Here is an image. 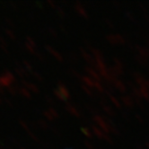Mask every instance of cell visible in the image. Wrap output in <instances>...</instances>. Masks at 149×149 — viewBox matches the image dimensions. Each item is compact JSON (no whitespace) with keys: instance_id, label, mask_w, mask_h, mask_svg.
<instances>
[{"instance_id":"cell-16","label":"cell","mask_w":149,"mask_h":149,"mask_svg":"<svg viewBox=\"0 0 149 149\" xmlns=\"http://www.w3.org/2000/svg\"><path fill=\"white\" fill-rule=\"evenodd\" d=\"M3 74H4V76L5 77H6L10 81H11V83L13 84V83H15V76H14V74L11 73V72H10L9 70H7V69H6L5 71H4V73H3Z\"/></svg>"},{"instance_id":"cell-7","label":"cell","mask_w":149,"mask_h":149,"mask_svg":"<svg viewBox=\"0 0 149 149\" xmlns=\"http://www.w3.org/2000/svg\"><path fill=\"white\" fill-rule=\"evenodd\" d=\"M83 83H84L86 86H87L89 88H94L95 86V81L92 78V77H83L82 79Z\"/></svg>"},{"instance_id":"cell-54","label":"cell","mask_w":149,"mask_h":149,"mask_svg":"<svg viewBox=\"0 0 149 149\" xmlns=\"http://www.w3.org/2000/svg\"><path fill=\"white\" fill-rule=\"evenodd\" d=\"M52 130L54 131V132H55V133H56L57 135H58V136L60 135V132H59V131L58 130V129H56V127H52Z\"/></svg>"},{"instance_id":"cell-39","label":"cell","mask_w":149,"mask_h":149,"mask_svg":"<svg viewBox=\"0 0 149 149\" xmlns=\"http://www.w3.org/2000/svg\"><path fill=\"white\" fill-rule=\"evenodd\" d=\"M28 135L33 138V139L34 140V141H36V142H39V138H38V136L33 133V132H31V131H29L28 132Z\"/></svg>"},{"instance_id":"cell-37","label":"cell","mask_w":149,"mask_h":149,"mask_svg":"<svg viewBox=\"0 0 149 149\" xmlns=\"http://www.w3.org/2000/svg\"><path fill=\"white\" fill-rule=\"evenodd\" d=\"M6 20V23L10 26V27H11V28H15V23L13 22V21L11 20V19H9V18H6L5 19Z\"/></svg>"},{"instance_id":"cell-2","label":"cell","mask_w":149,"mask_h":149,"mask_svg":"<svg viewBox=\"0 0 149 149\" xmlns=\"http://www.w3.org/2000/svg\"><path fill=\"white\" fill-rule=\"evenodd\" d=\"M21 82H22V84H24V87L27 88L31 92H33L34 93H40V90H39V88H38V86H36V84L29 83V82H27L24 79H22V80H21Z\"/></svg>"},{"instance_id":"cell-14","label":"cell","mask_w":149,"mask_h":149,"mask_svg":"<svg viewBox=\"0 0 149 149\" xmlns=\"http://www.w3.org/2000/svg\"><path fill=\"white\" fill-rule=\"evenodd\" d=\"M92 129H93V133L95 134V136H98L99 138H102V137H103V136H104L105 133H104L101 129H99L98 127H96V126H93V127H92Z\"/></svg>"},{"instance_id":"cell-21","label":"cell","mask_w":149,"mask_h":149,"mask_svg":"<svg viewBox=\"0 0 149 149\" xmlns=\"http://www.w3.org/2000/svg\"><path fill=\"white\" fill-rule=\"evenodd\" d=\"M53 93H54V94L56 95V97L58 98V99H59L60 101H63V102H65V101H67V99L63 96V94L58 90V89H56V90H54L53 91Z\"/></svg>"},{"instance_id":"cell-15","label":"cell","mask_w":149,"mask_h":149,"mask_svg":"<svg viewBox=\"0 0 149 149\" xmlns=\"http://www.w3.org/2000/svg\"><path fill=\"white\" fill-rule=\"evenodd\" d=\"M139 91L141 93V96L149 101V89L144 86V87H139Z\"/></svg>"},{"instance_id":"cell-55","label":"cell","mask_w":149,"mask_h":149,"mask_svg":"<svg viewBox=\"0 0 149 149\" xmlns=\"http://www.w3.org/2000/svg\"><path fill=\"white\" fill-rule=\"evenodd\" d=\"M106 22H107V24H108L109 25H111V28H113V27H114L113 24L111 23V21H109L108 19H106Z\"/></svg>"},{"instance_id":"cell-40","label":"cell","mask_w":149,"mask_h":149,"mask_svg":"<svg viewBox=\"0 0 149 149\" xmlns=\"http://www.w3.org/2000/svg\"><path fill=\"white\" fill-rule=\"evenodd\" d=\"M45 100H46V101H47V102H48V103H49V104H53V105L56 104V103H55V102H54V100H53L50 96H49V95H46V96H45Z\"/></svg>"},{"instance_id":"cell-61","label":"cell","mask_w":149,"mask_h":149,"mask_svg":"<svg viewBox=\"0 0 149 149\" xmlns=\"http://www.w3.org/2000/svg\"><path fill=\"white\" fill-rule=\"evenodd\" d=\"M146 146H147V147L149 148V142H147V143H146Z\"/></svg>"},{"instance_id":"cell-53","label":"cell","mask_w":149,"mask_h":149,"mask_svg":"<svg viewBox=\"0 0 149 149\" xmlns=\"http://www.w3.org/2000/svg\"><path fill=\"white\" fill-rule=\"evenodd\" d=\"M136 118L140 121V123H144V120H142V118H141V117H140L139 115H138V114H136Z\"/></svg>"},{"instance_id":"cell-25","label":"cell","mask_w":149,"mask_h":149,"mask_svg":"<svg viewBox=\"0 0 149 149\" xmlns=\"http://www.w3.org/2000/svg\"><path fill=\"white\" fill-rule=\"evenodd\" d=\"M81 131H82L84 135H86L87 137H89V138H91V137L93 136V134L91 133L90 130L87 129V127H82V129H81Z\"/></svg>"},{"instance_id":"cell-28","label":"cell","mask_w":149,"mask_h":149,"mask_svg":"<svg viewBox=\"0 0 149 149\" xmlns=\"http://www.w3.org/2000/svg\"><path fill=\"white\" fill-rule=\"evenodd\" d=\"M26 42H28V43L31 45V46H33V48H37V44H36V42L31 38V36H27L26 37Z\"/></svg>"},{"instance_id":"cell-11","label":"cell","mask_w":149,"mask_h":149,"mask_svg":"<svg viewBox=\"0 0 149 149\" xmlns=\"http://www.w3.org/2000/svg\"><path fill=\"white\" fill-rule=\"evenodd\" d=\"M0 84H1L4 87H6V88L9 87L10 86H12L11 81H10L6 77H5L4 74H2V76H0Z\"/></svg>"},{"instance_id":"cell-38","label":"cell","mask_w":149,"mask_h":149,"mask_svg":"<svg viewBox=\"0 0 149 149\" xmlns=\"http://www.w3.org/2000/svg\"><path fill=\"white\" fill-rule=\"evenodd\" d=\"M116 37H117V40H118V41H119V43H120V44H125L126 40H125V39H124L121 35L117 34Z\"/></svg>"},{"instance_id":"cell-33","label":"cell","mask_w":149,"mask_h":149,"mask_svg":"<svg viewBox=\"0 0 149 149\" xmlns=\"http://www.w3.org/2000/svg\"><path fill=\"white\" fill-rule=\"evenodd\" d=\"M114 63H115V68H120V69H122L123 68V64L118 58H114Z\"/></svg>"},{"instance_id":"cell-17","label":"cell","mask_w":149,"mask_h":149,"mask_svg":"<svg viewBox=\"0 0 149 149\" xmlns=\"http://www.w3.org/2000/svg\"><path fill=\"white\" fill-rule=\"evenodd\" d=\"M106 39H107V40L110 42L111 44H118L119 43V41L118 40H117V37L116 35H107L106 36Z\"/></svg>"},{"instance_id":"cell-34","label":"cell","mask_w":149,"mask_h":149,"mask_svg":"<svg viewBox=\"0 0 149 149\" xmlns=\"http://www.w3.org/2000/svg\"><path fill=\"white\" fill-rule=\"evenodd\" d=\"M110 98H111V102L115 104V106L116 107H118V108H120L121 106H120V102L117 100L114 96H112V95H110Z\"/></svg>"},{"instance_id":"cell-12","label":"cell","mask_w":149,"mask_h":149,"mask_svg":"<svg viewBox=\"0 0 149 149\" xmlns=\"http://www.w3.org/2000/svg\"><path fill=\"white\" fill-rule=\"evenodd\" d=\"M18 93H20L21 95H23L24 97H25L27 99H30L31 97V92L27 88H25V87H20L19 91H18Z\"/></svg>"},{"instance_id":"cell-29","label":"cell","mask_w":149,"mask_h":149,"mask_svg":"<svg viewBox=\"0 0 149 149\" xmlns=\"http://www.w3.org/2000/svg\"><path fill=\"white\" fill-rule=\"evenodd\" d=\"M136 59L137 60V62L138 63H140L141 65H146V58H143L142 56H136Z\"/></svg>"},{"instance_id":"cell-31","label":"cell","mask_w":149,"mask_h":149,"mask_svg":"<svg viewBox=\"0 0 149 149\" xmlns=\"http://www.w3.org/2000/svg\"><path fill=\"white\" fill-rule=\"evenodd\" d=\"M48 111H49V113H50V114L53 116V118H54V119H58V117H59V115H58V111H57L55 109H53V108H49Z\"/></svg>"},{"instance_id":"cell-63","label":"cell","mask_w":149,"mask_h":149,"mask_svg":"<svg viewBox=\"0 0 149 149\" xmlns=\"http://www.w3.org/2000/svg\"><path fill=\"white\" fill-rule=\"evenodd\" d=\"M0 149H1V148H0Z\"/></svg>"},{"instance_id":"cell-42","label":"cell","mask_w":149,"mask_h":149,"mask_svg":"<svg viewBox=\"0 0 149 149\" xmlns=\"http://www.w3.org/2000/svg\"><path fill=\"white\" fill-rule=\"evenodd\" d=\"M69 72H71V74H73V76H74V77H76L78 78V79H82V77H83L80 76V74H79L76 70H69Z\"/></svg>"},{"instance_id":"cell-43","label":"cell","mask_w":149,"mask_h":149,"mask_svg":"<svg viewBox=\"0 0 149 149\" xmlns=\"http://www.w3.org/2000/svg\"><path fill=\"white\" fill-rule=\"evenodd\" d=\"M86 107H87V109L93 113V114H94V116L95 115H97L96 113H97V111H96V110H94L93 109V106H90V105H86Z\"/></svg>"},{"instance_id":"cell-20","label":"cell","mask_w":149,"mask_h":149,"mask_svg":"<svg viewBox=\"0 0 149 149\" xmlns=\"http://www.w3.org/2000/svg\"><path fill=\"white\" fill-rule=\"evenodd\" d=\"M38 123H39V126L41 127L42 130H47L49 129V124H48L45 120H39Z\"/></svg>"},{"instance_id":"cell-52","label":"cell","mask_w":149,"mask_h":149,"mask_svg":"<svg viewBox=\"0 0 149 149\" xmlns=\"http://www.w3.org/2000/svg\"><path fill=\"white\" fill-rule=\"evenodd\" d=\"M60 28H61V31H63V33H65V34H68V31H66V28L65 27H64L62 24H60Z\"/></svg>"},{"instance_id":"cell-35","label":"cell","mask_w":149,"mask_h":149,"mask_svg":"<svg viewBox=\"0 0 149 149\" xmlns=\"http://www.w3.org/2000/svg\"><path fill=\"white\" fill-rule=\"evenodd\" d=\"M33 77H34L37 80H39V81H40V82L43 81V77H42V76H41V74H40L39 72L33 71Z\"/></svg>"},{"instance_id":"cell-56","label":"cell","mask_w":149,"mask_h":149,"mask_svg":"<svg viewBox=\"0 0 149 149\" xmlns=\"http://www.w3.org/2000/svg\"><path fill=\"white\" fill-rule=\"evenodd\" d=\"M10 5H11V6H13V8H15V9L17 8V4L15 3V2H10Z\"/></svg>"},{"instance_id":"cell-10","label":"cell","mask_w":149,"mask_h":149,"mask_svg":"<svg viewBox=\"0 0 149 149\" xmlns=\"http://www.w3.org/2000/svg\"><path fill=\"white\" fill-rule=\"evenodd\" d=\"M113 86H114L117 89H118L120 93H125V92H126V87H125V86H124V84H123L120 80H119V79H117V80L114 82Z\"/></svg>"},{"instance_id":"cell-46","label":"cell","mask_w":149,"mask_h":149,"mask_svg":"<svg viewBox=\"0 0 149 149\" xmlns=\"http://www.w3.org/2000/svg\"><path fill=\"white\" fill-rule=\"evenodd\" d=\"M5 102H6V103L7 104V105H9L10 106V107H11V108H13L14 107V104L12 103V102H11V100H9L8 98H5V100H4Z\"/></svg>"},{"instance_id":"cell-51","label":"cell","mask_w":149,"mask_h":149,"mask_svg":"<svg viewBox=\"0 0 149 149\" xmlns=\"http://www.w3.org/2000/svg\"><path fill=\"white\" fill-rule=\"evenodd\" d=\"M0 94L5 95V90H4V86L0 84Z\"/></svg>"},{"instance_id":"cell-58","label":"cell","mask_w":149,"mask_h":149,"mask_svg":"<svg viewBox=\"0 0 149 149\" xmlns=\"http://www.w3.org/2000/svg\"><path fill=\"white\" fill-rule=\"evenodd\" d=\"M137 149H143V148H142L140 146H137Z\"/></svg>"},{"instance_id":"cell-44","label":"cell","mask_w":149,"mask_h":149,"mask_svg":"<svg viewBox=\"0 0 149 149\" xmlns=\"http://www.w3.org/2000/svg\"><path fill=\"white\" fill-rule=\"evenodd\" d=\"M15 73H16V74H18V76H19L21 78H22V79H24V74L22 73V71H21L20 69H18L17 68H15Z\"/></svg>"},{"instance_id":"cell-5","label":"cell","mask_w":149,"mask_h":149,"mask_svg":"<svg viewBox=\"0 0 149 149\" xmlns=\"http://www.w3.org/2000/svg\"><path fill=\"white\" fill-rule=\"evenodd\" d=\"M58 90L63 94V96L65 97L67 100L69 98V92H68V90L67 89V87L65 86V84H62L61 82H58Z\"/></svg>"},{"instance_id":"cell-4","label":"cell","mask_w":149,"mask_h":149,"mask_svg":"<svg viewBox=\"0 0 149 149\" xmlns=\"http://www.w3.org/2000/svg\"><path fill=\"white\" fill-rule=\"evenodd\" d=\"M121 101L123 104L127 108H132L134 105V100L132 99L131 95H125V96H121Z\"/></svg>"},{"instance_id":"cell-27","label":"cell","mask_w":149,"mask_h":149,"mask_svg":"<svg viewBox=\"0 0 149 149\" xmlns=\"http://www.w3.org/2000/svg\"><path fill=\"white\" fill-rule=\"evenodd\" d=\"M25 47H26V49H28V51L29 52H31V54H36V50H35V48H33V46H31L29 43H28V42H26L25 41Z\"/></svg>"},{"instance_id":"cell-23","label":"cell","mask_w":149,"mask_h":149,"mask_svg":"<svg viewBox=\"0 0 149 149\" xmlns=\"http://www.w3.org/2000/svg\"><path fill=\"white\" fill-rule=\"evenodd\" d=\"M23 64H24V67L25 68V69H26L28 72H31V73L33 72V67H31V64H30L27 60H24V61H23Z\"/></svg>"},{"instance_id":"cell-48","label":"cell","mask_w":149,"mask_h":149,"mask_svg":"<svg viewBox=\"0 0 149 149\" xmlns=\"http://www.w3.org/2000/svg\"><path fill=\"white\" fill-rule=\"evenodd\" d=\"M47 3H48L51 7H53V8H56V7H57V6H56V4H55V2H54V1H51V0H48Z\"/></svg>"},{"instance_id":"cell-50","label":"cell","mask_w":149,"mask_h":149,"mask_svg":"<svg viewBox=\"0 0 149 149\" xmlns=\"http://www.w3.org/2000/svg\"><path fill=\"white\" fill-rule=\"evenodd\" d=\"M84 144H86V147H87L88 149H94L93 146L91 145V143H89L88 141H86V142H84Z\"/></svg>"},{"instance_id":"cell-62","label":"cell","mask_w":149,"mask_h":149,"mask_svg":"<svg viewBox=\"0 0 149 149\" xmlns=\"http://www.w3.org/2000/svg\"><path fill=\"white\" fill-rule=\"evenodd\" d=\"M68 149H70V148H68Z\"/></svg>"},{"instance_id":"cell-30","label":"cell","mask_w":149,"mask_h":149,"mask_svg":"<svg viewBox=\"0 0 149 149\" xmlns=\"http://www.w3.org/2000/svg\"><path fill=\"white\" fill-rule=\"evenodd\" d=\"M81 86H82L83 90H84V92H86V93L89 95V96H93V93H92V91L90 90V88H89L87 86H86V84H83Z\"/></svg>"},{"instance_id":"cell-36","label":"cell","mask_w":149,"mask_h":149,"mask_svg":"<svg viewBox=\"0 0 149 149\" xmlns=\"http://www.w3.org/2000/svg\"><path fill=\"white\" fill-rule=\"evenodd\" d=\"M57 12H58V15L61 18H65L66 17V14H65V12L63 11V9L61 7H57Z\"/></svg>"},{"instance_id":"cell-32","label":"cell","mask_w":149,"mask_h":149,"mask_svg":"<svg viewBox=\"0 0 149 149\" xmlns=\"http://www.w3.org/2000/svg\"><path fill=\"white\" fill-rule=\"evenodd\" d=\"M43 115L45 116V118H46L48 120H49V121H53V120H54V118H53V116L49 113V111H43Z\"/></svg>"},{"instance_id":"cell-6","label":"cell","mask_w":149,"mask_h":149,"mask_svg":"<svg viewBox=\"0 0 149 149\" xmlns=\"http://www.w3.org/2000/svg\"><path fill=\"white\" fill-rule=\"evenodd\" d=\"M45 49H46V50H47L48 52L50 53L51 55L54 56L58 61H63V57L61 56L60 53H58L57 50H55L52 47H50V46H49V45H46V46H45Z\"/></svg>"},{"instance_id":"cell-41","label":"cell","mask_w":149,"mask_h":149,"mask_svg":"<svg viewBox=\"0 0 149 149\" xmlns=\"http://www.w3.org/2000/svg\"><path fill=\"white\" fill-rule=\"evenodd\" d=\"M48 31H49V33L53 36V37H55V38H57L58 37V33H57V31L53 29V28H49L48 29Z\"/></svg>"},{"instance_id":"cell-8","label":"cell","mask_w":149,"mask_h":149,"mask_svg":"<svg viewBox=\"0 0 149 149\" xmlns=\"http://www.w3.org/2000/svg\"><path fill=\"white\" fill-rule=\"evenodd\" d=\"M74 8H76L77 12L80 15L84 16V18H88V15H87L86 11L84 9V7L81 6V4H80V3L77 2V4H76V6H74Z\"/></svg>"},{"instance_id":"cell-47","label":"cell","mask_w":149,"mask_h":149,"mask_svg":"<svg viewBox=\"0 0 149 149\" xmlns=\"http://www.w3.org/2000/svg\"><path fill=\"white\" fill-rule=\"evenodd\" d=\"M0 45H5V46H7V43H6V40L3 38V36L0 35Z\"/></svg>"},{"instance_id":"cell-3","label":"cell","mask_w":149,"mask_h":149,"mask_svg":"<svg viewBox=\"0 0 149 149\" xmlns=\"http://www.w3.org/2000/svg\"><path fill=\"white\" fill-rule=\"evenodd\" d=\"M84 70H86V72H87L90 76L92 77V78L95 81V82H99V83H101L102 82V77L99 76V74L95 71L93 68H84Z\"/></svg>"},{"instance_id":"cell-60","label":"cell","mask_w":149,"mask_h":149,"mask_svg":"<svg viewBox=\"0 0 149 149\" xmlns=\"http://www.w3.org/2000/svg\"><path fill=\"white\" fill-rule=\"evenodd\" d=\"M20 149H26V148H25V147H23V146H21Z\"/></svg>"},{"instance_id":"cell-59","label":"cell","mask_w":149,"mask_h":149,"mask_svg":"<svg viewBox=\"0 0 149 149\" xmlns=\"http://www.w3.org/2000/svg\"><path fill=\"white\" fill-rule=\"evenodd\" d=\"M1 103H2V98L0 97V104H1Z\"/></svg>"},{"instance_id":"cell-22","label":"cell","mask_w":149,"mask_h":149,"mask_svg":"<svg viewBox=\"0 0 149 149\" xmlns=\"http://www.w3.org/2000/svg\"><path fill=\"white\" fill-rule=\"evenodd\" d=\"M94 88L96 89L100 93H102L105 92V89L103 88V86H102L101 83H99V82H95V86H94Z\"/></svg>"},{"instance_id":"cell-13","label":"cell","mask_w":149,"mask_h":149,"mask_svg":"<svg viewBox=\"0 0 149 149\" xmlns=\"http://www.w3.org/2000/svg\"><path fill=\"white\" fill-rule=\"evenodd\" d=\"M66 110L72 115H74L76 117H80V113L77 111V109L72 106L71 104H67L66 105Z\"/></svg>"},{"instance_id":"cell-57","label":"cell","mask_w":149,"mask_h":149,"mask_svg":"<svg viewBox=\"0 0 149 149\" xmlns=\"http://www.w3.org/2000/svg\"><path fill=\"white\" fill-rule=\"evenodd\" d=\"M12 141H13V142H15V144H17V145H18V141H17V140H15V138H12Z\"/></svg>"},{"instance_id":"cell-18","label":"cell","mask_w":149,"mask_h":149,"mask_svg":"<svg viewBox=\"0 0 149 149\" xmlns=\"http://www.w3.org/2000/svg\"><path fill=\"white\" fill-rule=\"evenodd\" d=\"M102 109H103V111L107 113L108 115H110V116H115V112H114V111L111 108V107H109V106L106 104V105H102Z\"/></svg>"},{"instance_id":"cell-45","label":"cell","mask_w":149,"mask_h":149,"mask_svg":"<svg viewBox=\"0 0 149 149\" xmlns=\"http://www.w3.org/2000/svg\"><path fill=\"white\" fill-rule=\"evenodd\" d=\"M36 56H37V58L40 60V61H45V58H44V56L41 54V53H40V52H37L36 54H35Z\"/></svg>"},{"instance_id":"cell-26","label":"cell","mask_w":149,"mask_h":149,"mask_svg":"<svg viewBox=\"0 0 149 149\" xmlns=\"http://www.w3.org/2000/svg\"><path fill=\"white\" fill-rule=\"evenodd\" d=\"M18 121H19V124H20L21 126H22L23 129H24V130H26V131H27V133H28L29 131H31V130H30V129H29V126L27 125V123H26L25 121H24L23 120H19Z\"/></svg>"},{"instance_id":"cell-19","label":"cell","mask_w":149,"mask_h":149,"mask_svg":"<svg viewBox=\"0 0 149 149\" xmlns=\"http://www.w3.org/2000/svg\"><path fill=\"white\" fill-rule=\"evenodd\" d=\"M5 31H6V35L11 39V40H16V36H15V33L14 31L11 30V29H9V28H6V29H5Z\"/></svg>"},{"instance_id":"cell-9","label":"cell","mask_w":149,"mask_h":149,"mask_svg":"<svg viewBox=\"0 0 149 149\" xmlns=\"http://www.w3.org/2000/svg\"><path fill=\"white\" fill-rule=\"evenodd\" d=\"M136 49H137V51L139 53V55L142 56L143 58H149V49H146V48H142L140 46H136Z\"/></svg>"},{"instance_id":"cell-24","label":"cell","mask_w":149,"mask_h":149,"mask_svg":"<svg viewBox=\"0 0 149 149\" xmlns=\"http://www.w3.org/2000/svg\"><path fill=\"white\" fill-rule=\"evenodd\" d=\"M7 91H8V93L11 94V95H16L17 94V93H18V90L15 87V86H10L9 87H7Z\"/></svg>"},{"instance_id":"cell-49","label":"cell","mask_w":149,"mask_h":149,"mask_svg":"<svg viewBox=\"0 0 149 149\" xmlns=\"http://www.w3.org/2000/svg\"><path fill=\"white\" fill-rule=\"evenodd\" d=\"M0 46H1V49H2V50H3L4 52H6V54H9V50H8L7 46H5V45H0Z\"/></svg>"},{"instance_id":"cell-1","label":"cell","mask_w":149,"mask_h":149,"mask_svg":"<svg viewBox=\"0 0 149 149\" xmlns=\"http://www.w3.org/2000/svg\"><path fill=\"white\" fill-rule=\"evenodd\" d=\"M81 53H82V56L83 58L86 59V61L89 64L91 67H93L94 68H96V61H95V58L91 56L89 53H87L84 49H81Z\"/></svg>"}]
</instances>
